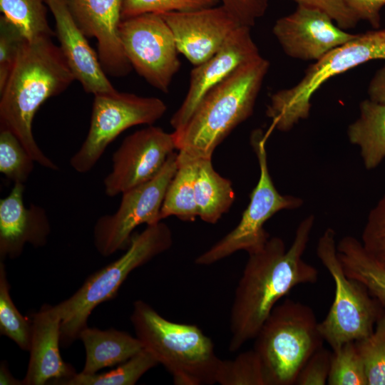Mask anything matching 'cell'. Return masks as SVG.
<instances>
[{
    "label": "cell",
    "mask_w": 385,
    "mask_h": 385,
    "mask_svg": "<svg viewBox=\"0 0 385 385\" xmlns=\"http://www.w3.org/2000/svg\"><path fill=\"white\" fill-rule=\"evenodd\" d=\"M166 104L156 97H143L117 90L94 95L88 134L70 158L77 173L91 171L104 151L121 133L138 125H150L163 117Z\"/></svg>",
    "instance_id": "30bf717a"
},
{
    "label": "cell",
    "mask_w": 385,
    "mask_h": 385,
    "mask_svg": "<svg viewBox=\"0 0 385 385\" xmlns=\"http://www.w3.org/2000/svg\"><path fill=\"white\" fill-rule=\"evenodd\" d=\"M160 15L173 34L178 52L194 66L212 57L242 26L222 5Z\"/></svg>",
    "instance_id": "2e32d148"
},
{
    "label": "cell",
    "mask_w": 385,
    "mask_h": 385,
    "mask_svg": "<svg viewBox=\"0 0 385 385\" xmlns=\"http://www.w3.org/2000/svg\"><path fill=\"white\" fill-rule=\"evenodd\" d=\"M374 60H385V29L357 34L314 61L294 86L272 93L266 115L274 128L287 132L308 118L314 94L335 76Z\"/></svg>",
    "instance_id": "52a82bcc"
},
{
    "label": "cell",
    "mask_w": 385,
    "mask_h": 385,
    "mask_svg": "<svg viewBox=\"0 0 385 385\" xmlns=\"http://www.w3.org/2000/svg\"><path fill=\"white\" fill-rule=\"evenodd\" d=\"M359 21H367L375 29L381 23L380 11L385 6V0H345Z\"/></svg>",
    "instance_id": "f35d334b"
},
{
    "label": "cell",
    "mask_w": 385,
    "mask_h": 385,
    "mask_svg": "<svg viewBox=\"0 0 385 385\" xmlns=\"http://www.w3.org/2000/svg\"><path fill=\"white\" fill-rule=\"evenodd\" d=\"M337 249L346 274L362 283L385 309V267L353 236L342 238Z\"/></svg>",
    "instance_id": "cb8c5ba5"
},
{
    "label": "cell",
    "mask_w": 385,
    "mask_h": 385,
    "mask_svg": "<svg viewBox=\"0 0 385 385\" xmlns=\"http://www.w3.org/2000/svg\"><path fill=\"white\" fill-rule=\"evenodd\" d=\"M75 80L58 46L50 36L26 40L0 91V128L12 132L36 163L58 170L38 147L32 131L34 115L49 98L63 92Z\"/></svg>",
    "instance_id": "7a4b0ae2"
},
{
    "label": "cell",
    "mask_w": 385,
    "mask_h": 385,
    "mask_svg": "<svg viewBox=\"0 0 385 385\" xmlns=\"http://www.w3.org/2000/svg\"><path fill=\"white\" fill-rule=\"evenodd\" d=\"M158 364L155 358L143 349L110 371L93 374L76 373L63 385H134Z\"/></svg>",
    "instance_id": "4316f807"
},
{
    "label": "cell",
    "mask_w": 385,
    "mask_h": 385,
    "mask_svg": "<svg viewBox=\"0 0 385 385\" xmlns=\"http://www.w3.org/2000/svg\"><path fill=\"white\" fill-rule=\"evenodd\" d=\"M216 384L267 385L264 368L258 354L252 349L240 353L234 359H222Z\"/></svg>",
    "instance_id": "f1b7e54d"
},
{
    "label": "cell",
    "mask_w": 385,
    "mask_h": 385,
    "mask_svg": "<svg viewBox=\"0 0 385 385\" xmlns=\"http://www.w3.org/2000/svg\"><path fill=\"white\" fill-rule=\"evenodd\" d=\"M178 168V153L168 158L160 171L150 180L123 192L117 210L99 217L93 231L94 247L103 257L125 250L133 232L142 224L161 221L160 210L172 178Z\"/></svg>",
    "instance_id": "8fae6325"
},
{
    "label": "cell",
    "mask_w": 385,
    "mask_h": 385,
    "mask_svg": "<svg viewBox=\"0 0 385 385\" xmlns=\"http://www.w3.org/2000/svg\"><path fill=\"white\" fill-rule=\"evenodd\" d=\"M349 142L357 145L366 170L385 158V104L366 98L359 104V115L347 128Z\"/></svg>",
    "instance_id": "7402d4cb"
},
{
    "label": "cell",
    "mask_w": 385,
    "mask_h": 385,
    "mask_svg": "<svg viewBox=\"0 0 385 385\" xmlns=\"http://www.w3.org/2000/svg\"><path fill=\"white\" fill-rule=\"evenodd\" d=\"M242 26L251 28L263 16L269 0H220Z\"/></svg>",
    "instance_id": "74e56055"
},
{
    "label": "cell",
    "mask_w": 385,
    "mask_h": 385,
    "mask_svg": "<svg viewBox=\"0 0 385 385\" xmlns=\"http://www.w3.org/2000/svg\"><path fill=\"white\" fill-rule=\"evenodd\" d=\"M46 6V0H0L1 15L29 41L56 36L47 20Z\"/></svg>",
    "instance_id": "484cf974"
},
{
    "label": "cell",
    "mask_w": 385,
    "mask_h": 385,
    "mask_svg": "<svg viewBox=\"0 0 385 385\" xmlns=\"http://www.w3.org/2000/svg\"><path fill=\"white\" fill-rule=\"evenodd\" d=\"M314 310L291 299L276 304L255 337L267 385H293L308 359L323 346Z\"/></svg>",
    "instance_id": "8992f818"
},
{
    "label": "cell",
    "mask_w": 385,
    "mask_h": 385,
    "mask_svg": "<svg viewBox=\"0 0 385 385\" xmlns=\"http://www.w3.org/2000/svg\"><path fill=\"white\" fill-rule=\"evenodd\" d=\"M329 385H368L363 361L354 342L343 344L333 349Z\"/></svg>",
    "instance_id": "1f68e13d"
},
{
    "label": "cell",
    "mask_w": 385,
    "mask_h": 385,
    "mask_svg": "<svg viewBox=\"0 0 385 385\" xmlns=\"http://www.w3.org/2000/svg\"><path fill=\"white\" fill-rule=\"evenodd\" d=\"M197 160L178 153V168L167 188L160 210L161 220L175 216L192 222L198 217L195 194Z\"/></svg>",
    "instance_id": "d4e9b609"
},
{
    "label": "cell",
    "mask_w": 385,
    "mask_h": 385,
    "mask_svg": "<svg viewBox=\"0 0 385 385\" xmlns=\"http://www.w3.org/2000/svg\"><path fill=\"white\" fill-rule=\"evenodd\" d=\"M272 34L287 56L314 62L356 35L339 27L324 12L302 6L278 19Z\"/></svg>",
    "instance_id": "5bb4252c"
},
{
    "label": "cell",
    "mask_w": 385,
    "mask_h": 385,
    "mask_svg": "<svg viewBox=\"0 0 385 385\" xmlns=\"http://www.w3.org/2000/svg\"><path fill=\"white\" fill-rule=\"evenodd\" d=\"M176 149L173 133L148 125L124 138L112 155V168L103 180L104 192L115 197L155 177Z\"/></svg>",
    "instance_id": "4fadbf2b"
},
{
    "label": "cell",
    "mask_w": 385,
    "mask_h": 385,
    "mask_svg": "<svg viewBox=\"0 0 385 385\" xmlns=\"http://www.w3.org/2000/svg\"><path fill=\"white\" fill-rule=\"evenodd\" d=\"M130 321L143 349L171 374L174 384H216L222 359L198 327L171 322L143 300L133 303Z\"/></svg>",
    "instance_id": "277c9868"
},
{
    "label": "cell",
    "mask_w": 385,
    "mask_h": 385,
    "mask_svg": "<svg viewBox=\"0 0 385 385\" xmlns=\"http://www.w3.org/2000/svg\"><path fill=\"white\" fill-rule=\"evenodd\" d=\"M26 39L3 15L0 16V91L12 71L19 51Z\"/></svg>",
    "instance_id": "e575fe53"
},
{
    "label": "cell",
    "mask_w": 385,
    "mask_h": 385,
    "mask_svg": "<svg viewBox=\"0 0 385 385\" xmlns=\"http://www.w3.org/2000/svg\"><path fill=\"white\" fill-rule=\"evenodd\" d=\"M79 339L86 349V362L81 371L83 374H96L103 368L120 364L143 349L136 337L115 329L86 327Z\"/></svg>",
    "instance_id": "44dd1931"
},
{
    "label": "cell",
    "mask_w": 385,
    "mask_h": 385,
    "mask_svg": "<svg viewBox=\"0 0 385 385\" xmlns=\"http://www.w3.org/2000/svg\"><path fill=\"white\" fill-rule=\"evenodd\" d=\"M314 222L310 215L299 222L289 249L282 239L273 237L248 254L231 307L230 351L255 338L278 301L294 287L318 280L317 269L303 259Z\"/></svg>",
    "instance_id": "6da1fadb"
},
{
    "label": "cell",
    "mask_w": 385,
    "mask_h": 385,
    "mask_svg": "<svg viewBox=\"0 0 385 385\" xmlns=\"http://www.w3.org/2000/svg\"><path fill=\"white\" fill-rule=\"evenodd\" d=\"M297 6L319 10L329 15L336 24L346 30L354 28L359 21L345 0H290Z\"/></svg>",
    "instance_id": "8d00e7d4"
},
{
    "label": "cell",
    "mask_w": 385,
    "mask_h": 385,
    "mask_svg": "<svg viewBox=\"0 0 385 385\" xmlns=\"http://www.w3.org/2000/svg\"><path fill=\"white\" fill-rule=\"evenodd\" d=\"M332 353L322 346L308 359L301 369L295 384L325 385L327 384L330 371Z\"/></svg>",
    "instance_id": "d590c367"
},
{
    "label": "cell",
    "mask_w": 385,
    "mask_h": 385,
    "mask_svg": "<svg viewBox=\"0 0 385 385\" xmlns=\"http://www.w3.org/2000/svg\"><path fill=\"white\" fill-rule=\"evenodd\" d=\"M250 29L239 26L212 57L195 66L190 72L185 98L170 119L174 131L181 129L186 124L207 92L241 65L260 55Z\"/></svg>",
    "instance_id": "9a60e30c"
},
{
    "label": "cell",
    "mask_w": 385,
    "mask_h": 385,
    "mask_svg": "<svg viewBox=\"0 0 385 385\" xmlns=\"http://www.w3.org/2000/svg\"><path fill=\"white\" fill-rule=\"evenodd\" d=\"M0 334L11 339L20 349L29 351L31 321L19 312L11 299L3 261L0 262Z\"/></svg>",
    "instance_id": "83f0119b"
},
{
    "label": "cell",
    "mask_w": 385,
    "mask_h": 385,
    "mask_svg": "<svg viewBox=\"0 0 385 385\" xmlns=\"http://www.w3.org/2000/svg\"><path fill=\"white\" fill-rule=\"evenodd\" d=\"M24 185L14 183L10 193L0 200V259L19 257L26 244L44 246L51 232L46 210L34 204L26 207Z\"/></svg>",
    "instance_id": "ffe728a7"
},
{
    "label": "cell",
    "mask_w": 385,
    "mask_h": 385,
    "mask_svg": "<svg viewBox=\"0 0 385 385\" xmlns=\"http://www.w3.org/2000/svg\"><path fill=\"white\" fill-rule=\"evenodd\" d=\"M195 194L198 217L210 224L216 223L235 200L232 182L215 171L212 158L197 160Z\"/></svg>",
    "instance_id": "603a6c76"
},
{
    "label": "cell",
    "mask_w": 385,
    "mask_h": 385,
    "mask_svg": "<svg viewBox=\"0 0 385 385\" xmlns=\"http://www.w3.org/2000/svg\"><path fill=\"white\" fill-rule=\"evenodd\" d=\"M269 68V61L260 55L207 92L186 124L173 133L178 155L212 158L216 148L253 113Z\"/></svg>",
    "instance_id": "3957f363"
},
{
    "label": "cell",
    "mask_w": 385,
    "mask_h": 385,
    "mask_svg": "<svg viewBox=\"0 0 385 385\" xmlns=\"http://www.w3.org/2000/svg\"><path fill=\"white\" fill-rule=\"evenodd\" d=\"M56 22V36L61 51L83 90L93 95L116 90L108 79L98 56L91 48L66 0H46Z\"/></svg>",
    "instance_id": "d6986e66"
},
{
    "label": "cell",
    "mask_w": 385,
    "mask_h": 385,
    "mask_svg": "<svg viewBox=\"0 0 385 385\" xmlns=\"http://www.w3.org/2000/svg\"><path fill=\"white\" fill-rule=\"evenodd\" d=\"M361 242L368 253L385 267V194L370 210Z\"/></svg>",
    "instance_id": "836d02e7"
},
{
    "label": "cell",
    "mask_w": 385,
    "mask_h": 385,
    "mask_svg": "<svg viewBox=\"0 0 385 385\" xmlns=\"http://www.w3.org/2000/svg\"><path fill=\"white\" fill-rule=\"evenodd\" d=\"M172 244V232L165 223L147 225L132 235L120 257L90 275L74 294L57 304L61 317V346L67 347L79 339L93 310L115 297L132 271L169 250Z\"/></svg>",
    "instance_id": "5b68a950"
},
{
    "label": "cell",
    "mask_w": 385,
    "mask_h": 385,
    "mask_svg": "<svg viewBox=\"0 0 385 385\" xmlns=\"http://www.w3.org/2000/svg\"><path fill=\"white\" fill-rule=\"evenodd\" d=\"M266 138L261 129L253 130L250 135V144L260 167V177L238 225L199 255L195 261L197 265H212L240 250L248 254L257 251L270 238L264 228L265 223L281 210H295L303 205L301 197L282 195L275 188L268 168Z\"/></svg>",
    "instance_id": "9c48e42d"
},
{
    "label": "cell",
    "mask_w": 385,
    "mask_h": 385,
    "mask_svg": "<svg viewBox=\"0 0 385 385\" xmlns=\"http://www.w3.org/2000/svg\"><path fill=\"white\" fill-rule=\"evenodd\" d=\"M119 36L132 68L149 84L167 93L180 68L173 34L158 14H143L123 19Z\"/></svg>",
    "instance_id": "7c38bea8"
},
{
    "label": "cell",
    "mask_w": 385,
    "mask_h": 385,
    "mask_svg": "<svg viewBox=\"0 0 385 385\" xmlns=\"http://www.w3.org/2000/svg\"><path fill=\"white\" fill-rule=\"evenodd\" d=\"M336 232L327 228L319 237L317 255L332 276L334 298L319 330L333 349L371 334L384 309L359 281L347 276L338 257Z\"/></svg>",
    "instance_id": "ba28073f"
},
{
    "label": "cell",
    "mask_w": 385,
    "mask_h": 385,
    "mask_svg": "<svg viewBox=\"0 0 385 385\" xmlns=\"http://www.w3.org/2000/svg\"><path fill=\"white\" fill-rule=\"evenodd\" d=\"M220 0H123L122 19L143 14L194 11L217 6Z\"/></svg>",
    "instance_id": "d6a6232c"
},
{
    "label": "cell",
    "mask_w": 385,
    "mask_h": 385,
    "mask_svg": "<svg viewBox=\"0 0 385 385\" xmlns=\"http://www.w3.org/2000/svg\"><path fill=\"white\" fill-rule=\"evenodd\" d=\"M0 384L24 385L23 381H20L11 375L5 361H2L0 366Z\"/></svg>",
    "instance_id": "60d3db41"
},
{
    "label": "cell",
    "mask_w": 385,
    "mask_h": 385,
    "mask_svg": "<svg viewBox=\"0 0 385 385\" xmlns=\"http://www.w3.org/2000/svg\"><path fill=\"white\" fill-rule=\"evenodd\" d=\"M354 342L364 366L368 385H385V309L373 332Z\"/></svg>",
    "instance_id": "f546056e"
},
{
    "label": "cell",
    "mask_w": 385,
    "mask_h": 385,
    "mask_svg": "<svg viewBox=\"0 0 385 385\" xmlns=\"http://www.w3.org/2000/svg\"><path fill=\"white\" fill-rule=\"evenodd\" d=\"M69 11L83 33L98 42V56L106 74L128 75L132 66L119 36L123 0H66Z\"/></svg>",
    "instance_id": "e0dca14e"
},
{
    "label": "cell",
    "mask_w": 385,
    "mask_h": 385,
    "mask_svg": "<svg viewBox=\"0 0 385 385\" xmlns=\"http://www.w3.org/2000/svg\"><path fill=\"white\" fill-rule=\"evenodd\" d=\"M31 321L30 357L23 384L63 385L76 372L60 354L61 317L56 305L44 304Z\"/></svg>",
    "instance_id": "ac0fdd59"
},
{
    "label": "cell",
    "mask_w": 385,
    "mask_h": 385,
    "mask_svg": "<svg viewBox=\"0 0 385 385\" xmlns=\"http://www.w3.org/2000/svg\"><path fill=\"white\" fill-rule=\"evenodd\" d=\"M367 93L370 100L385 104V63L375 72L370 80Z\"/></svg>",
    "instance_id": "ab89813d"
},
{
    "label": "cell",
    "mask_w": 385,
    "mask_h": 385,
    "mask_svg": "<svg viewBox=\"0 0 385 385\" xmlns=\"http://www.w3.org/2000/svg\"><path fill=\"white\" fill-rule=\"evenodd\" d=\"M35 160L18 138L0 128V172L14 183L24 184L34 168Z\"/></svg>",
    "instance_id": "4dcf8cb0"
}]
</instances>
